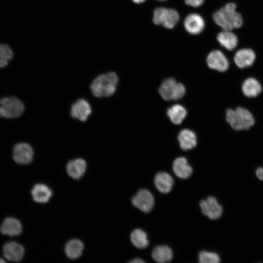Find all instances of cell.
I'll return each instance as SVG.
<instances>
[{
    "label": "cell",
    "mask_w": 263,
    "mask_h": 263,
    "mask_svg": "<svg viewBox=\"0 0 263 263\" xmlns=\"http://www.w3.org/2000/svg\"><path fill=\"white\" fill-rule=\"evenodd\" d=\"M86 167L85 161L82 158H77L69 161L67 165L66 169L70 176L77 179L83 175Z\"/></svg>",
    "instance_id": "obj_21"
},
{
    "label": "cell",
    "mask_w": 263,
    "mask_h": 263,
    "mask_svg": "<svg viewBox=\"0 0 263 263\" xmlns=\"http://www.w3.org/2000/svg\"><path fill=\"white\" fill-rule=\"evenodd\" d=\"M92 113V109L88 102L84 99H79L74 103L71 107V115L81 121H86Z\"/></svg>",
    "instance_id": "obj_15"
},
{
    "label": "cell",
    "mask_w": 263,
    "mask_h": 263,
    "mask_svg": "<svg viewBox=\"0 0 263 263\" xmlns=\"http://www.w3.org/2000/svg\"><path fill=\"white\" fill-rule=\"evenodd\" d=\"M212 20L222 30L238 29L244 24V18L238 10L237 4L233 1L225 3L212 14Z\"/></svg>",
    "instance_id": "obj_1"
},
{
    "label": "cell",
    "mask_w": 263,
    "mask_h": 263,
    "mask_svg": "<svg viewBox=\"0 0 263 263\" xmlns=\"http://www.w3.org/2000/svg\"><path fill=\"white\" fill-rule=\"evenodd\" d=\"M135 4H141L145 2L147 0H131Z\"/></svg>",
    "instance_id": "obj_32"
},
{
    "label": "cell",
    "mask_w": 263,
    "mask_h": 263,
    "mask_svg": "<svg viewBox=\"0 0 263 263\" xmlns=\"http://www.w3.org/2000/svg\"><path fill=\"white\" fill-rule=\"evenodd\" d=\"M225 119L232 129L236 131L247 130L255 123L254 118L250 111L241 107L226 111Z\"/></svg>",
    "instance_id": "obj_4"
},
{
    "label": "cell",
    "mask_w": 263,
    "mask_h": 263,
    "mask_svg": "<svg viewBox=\"0 0 263 263\" xmlns=\"http://www.w3.org/2000/svg\"><path fill=\"white\" fill-rule=\"evenodd\" d=\"M132 203L142 212H150L154 206V198L151 193L146 189H141L133 197Z\"/></svg>",
    "instance_id": "obj_12"
},
{
    "label": "cell",
    "mask_w": 263,
    "mask_h": 263,
    "mask_svg": "<svg viewBox=\"0 0 263 263\" xmlns=\"http://www.w3.org/2000/svg\"><path fill=\"white\" fill-rule=\"evenodd\" d=\"M155 0L156 2H159L162 3V2H166L168 0Z\"/></svg>",
    "instance_id": "obj_33"
},
{
    "label": "cell",
    "mask_w": 263,
    "mask_h": 263,
    "mask_svg": "<svg viewBox=\"0 0 263 263\" xmlns=\"http://www.w3.org/2000/svg\"><path fill=\"white\" fill-rule=\"evenodd\" d=\"M206 0H184L185 4L192 8H200L205 3Z\"/></svg>",
    "instance_id": "obj_29"
},
{
    "label": "cell",
    "mask_w": 263,
    "mask_h": 263,
    "mask_svg": "<svg viewBox=\"0 0 263 263\" xmlns=\"http://www.w3.org/2000/svg\"><path fill=\"white\" fill-rule=\"evenodd\" d=\"M118 83V77L114 72L97 76L92 82L90 89L96 97H108L113 95Z\"/></svg>",
    "instance_id": "obj_3"
},
{
    "label": "cell",
    "mask_w": 263,
    "mask_h": 263,
    "mask_svg": "<svg viewBox=\"0 0 263 263\" xmlns=\"http://www.w3.org/2000/svg\"><path fill=\"white\" fill-rule=\"evenodd\" d=\"M83 248V244L80 240L72 239L66 244L65 251L69 258L75 259L81 255Z\"/></svg>",
    "instance_id": "obj_24"
},
{
    "label": "cell",
    "mask_w": 263,
    "mask_h": 263,
    "mask_svg": "<svg viewBox=\"0 0 263 263\" xmlns=\"http://www.w3.org/2000/svg\"><path fill=\"white\" fill-rule=\"evenodd\" d=\"M34 150L29 144L21 142L15 145L13 150L14 161L20 165H28L33 159Z\"/></svg>",
    "instance_id": "obj_11"
},
{
    "label": "cell",
    "mask_w": 263,
    "mask_h": 263,
    "mask_svg": "<svg viewBox=\"0 0 263 263\" xmlns=\"http://www.w3.org/2000/svg\"><path fill=\"white\" fill-rule=\"evenodd\" d=\"M256 175L261 180H263V168L260 167L256 171Z\"/></svg>",
    "instance_id": "obj_30"
},
{
    "label": "cell",
    "mask_w": 263,
    "mask_h": 263,
    "mask_svg": "<svg viewBox=\"0 0 263 263\" xmlns=\"http://www.w3.org/2000/svg\"><path fill=\"white\" fill-rule=\"evenodd\" d=\"M167 113L173 124L178 125L181 124L186 117L187 111L182 105L175 104L168 109Z\"/></svg>",
    "instance_id": "obj_25"
},
{
    "label": "cell",
    "mask_w": 263,
    "mask_h": 263,
    "mask_svg": "<svg viewBox=\"0 0 263 263\" xmlns=\"http://www.w3.org/2000/svg\"><path fill=\"white\" fill-rule=\"evenodd\" d=\"M182 25L187 33L191 36H198L205 30L206 21L201 14L196 12H191L186 15Z\"/></svg>",
    "instance_id": "obj_7"
},
{
    "label": "cell",
    "mask_w": 263,
    "mask_h": 263,
    "mask_svg": "<svg viewBox=\"0 0 263 263\" xmlns=\"http://www.w3.org/2000/svg\"><path fill=\"white\" fill-rule=\"evenodd\" d=\"M2 251L5 258L12 262L21 260L25 253L24 247L16 242L6 243L3 247Z\"/></svg>",
    "instance_id": "obj_14"
},
{
    "label": "cell",
    "mask_w": 263,
    "mask_h": 263,
    "mask_svg": "<svg viewBox=\"0 0 263 263\" xmlns=\"http://www.w3.org/2000/svg\"><path fill=\"white\" fill-rule=\"evenodd\" d=\"M172 169L175 174L181 179L188 178L192 173V168L184 157H179L174 160Z\"/></svg>",
    "instance_id": "obj_17"
},
{
    "label": "cell",
    "mask_w": 263,
    "mask_h": 263,
    "mask_svg": "<svg viewBox=\"0 0 263 263\" xmlns=\"http://www.w3.org/2000/svg\"><path fill=\"white\" fill-rule=\"evenodd\" d=\"M151 256L156 262L164 263L169 262L172 258V251L169 246L162 245L154 248L152 251Z\"/></svg>",
    "instance_id": "obj_23"
},
{
    "label": "cell",
    "mask_w": 263,
    "mask_h": 263,
    "mask_svg": "<svg viewBox=\"0 0 263 263\" xmlns=\"http://www.w3.org/2000/svg\"><path fill=\"white\" fill-rule=\"evenodd\" d=\"M202 213L209 219L215 220L219 218L223 213V208L217 199L213 196L207 197L200 202Z\"/></svg>",
    "instance_id": "obj_13"
},
{
    "label": "cell",
    "mask_w": 263,
    "mask_h": 263,
    "mask_svg": "<svg viewBox=\"0 0 263 263\" xmlns=\"http://www.w3.org/2000/svg\"><path fill=\"white\" fill-rule=\"evenodd\" d=\"M31 193L34 201L38 203H47L52 196L51 189L46 185L40 183L34 186Z\"/></svg>",
    "instance_id": "obj_18"
},
{
    "label": "cell",
    "mask_w": 263,
    "mask_h": 263,
    "mask_svg": "<svg viewBox=\"0 0 263 263\" xmlns=\"http://www.w3.org/2000/svg\"><path fill=\"white\" fill-rule=\"evenodd\" d=\"M0 106L3 117L14 118L20 116L24 111V105L14 96L4 97L0 99Z\"/></svg>",
    "instance_id": "obj_6"
},
{
    "label": "cell",
    "mask_w": 263,
    "mask_h": 263,
    "mask_svg": "<svg viewBox=\"0 0 263 263\" xmlns=\"http://www.w3.org/2000/svg\"><path fill=\"white\" fill-rule=\"evenodd\" d=\"M256 60L255 51L249 47H242L236 49L233 55V61L235 65L241 69L253 66Z\"/></svg>",
    "instance_id": "obj_9"
},
{
    "label": "cell",
    "mask_w": 263,
    "mask_h": 263,
    "mask_svg": "<svg viewBox=\"0 0 263 263\" xmlns=\"http://www.w3.org/2000/svg\"><path fill=\"white\" fill-rule=\"evenodd\" d=\"M181 15L175 8L163 5L155 6L152 12V22L156 26L171 30L180 22Z\"/></svg>",
    "instance_id": "obj_2"
},
{
    "label": "cell",
    "mask_w": 263,
    "mask_h": 263,
    "mask_svg": "<svg viewBox=\"0 0 263 263\" xmlns=\"http://www.w3.org/2000/svg\"><path fill=\"white\" fill-rule=\"evenodd\" d=\"M0 117H3L2 111L0 106Z\"/></svg>",
    "instance_id": "obj_34"
},
{
    "label": "cell",
    "mask_w": 263,
    "mask_h": 263,
    "mask_svg": "<svg viewBox=\"0 0 263 263\" xmlns=\"http://www.w3.org/2000/svg\"><path fill=\"white\" fill-rule=\"evenodd\" d=\"M13 56V52L8 45L0 44V68L6 66Z\"/></svg>",
    "instance_id": "obj_27"
},
{
    "label": "cell",
    "mask_w": 263,
    "mask_h": 263,
    "mask_svg": "<svg viewBox=\"0 0 263 263\" xmlns=\"http://www.w3.org/2000/svg\"><path fill=\"white\" fill-rule=\"evenodd\" d=\"M130 238L132 244L138 248H145L149 244L147 235L141 229H134L132 232Z\"/></svg>",
    "instance_id": "obj_26"
},
{
    "label": "cell",
    "mask_w": 263,
    "mask_h": 263,
    "mask_svg": "<svg viewBox=\"0 0 263 263\" xmlns=\"http://www.w3.org/2000/svg\"><path fill=\"white\" fill-rule=\"evenodd\" d=\"M185 92L184 86L171 77L165 79L159 89L160 94L167 101L179 99L184 95Z\"/></svg>",
    "instance_id": "obj_5"
},
{
    "label": "cell",
    "mask_w": 263,
    "mask_h": 263,
    "mask_svg": "<svg viewBox=\"0 0 263 263\" xmlns=\"http://www.w3.org/2000/svg\"><path fill=\"white\" fill-rule=\"evenodd\" d=\"M5 261L2 259V258H0V263H5Z\"/></svg>",
    "instance_id": "obj_35"
},
{
    "label": "cell",
    "mask_w": 263,
    "mask_h": 263,
    "mask_svg": "<svg viewBox=\"0 0 263 263\" xmlns=\"http://www.w3.org/2000/svg\"><path fill=\"white\" fill-rule=\"evenodd\" d=\"M198 261L200 263H218L220 258L215 252L202 251L199 253Z\"/></svg>",
    "instance_id": "obj_28"
},
{
    "label": "cell",
    "mask_w": 263,
    "mask_h": 263,
    "mask_svg": "<svg viewBox=\"0 0 263 263\" xmlns=\"http://www.w3.org/2000/svg\"><path fill=\"white\" fill-rule=\"evenodd\" d=\"M178 140L181 148L184 150L192 149L197 144L195 134L188 129L183 130L179 132Z\"/></svg>",
    "instance_id": "obj_22"
},
{
    "label": "cell",
    "mask_w": 263,
    "mask_h": 263,
    "mask_svg": "<svg viewBox=\"0 0 263 263\" xmlns=\"http://www.w3.org/2000/svg\"><path fill=\"white\" fill-rule=\"evenodd\" d=\"M22 226L20 222L17 219L9 217L5 218L0 227V231L9 236H15L21 234Z\"/></svg>",
    "instance_id": "obj_16"
},
{
    "label": "cell",
    "mask_w": 263,
    "mask_h": 263,
    "mask_svg": "<svg viewBox=\"0 0 263 263\" xmlns=\"http://www.w3.org/2000/svg\"><path fill=\"white\" fill-rule=\"evenodd\" d=\"M154 182L157 189L163 193L169 192L173 185L172 177L165 172L157 173L155 176Z\"/></svg>",
    "instance_id": "obj_20"
},
{
    "label": "cell",
    "mask_w": 263,
    "mask_h": 263,
    "mask_svg": "<svg viewBox=\"0 0 263 263\" xmlns=\"http://www.w3.org/2000/svg\"><path fill=\"white\" fill-rule=\"evenodd\" d=\"M242 91L247 97H255L259 95L262 91V86L259 81L254 77H248L245 79L242 85Z\"/></svg>",
    "instance_id": "obj_19"
},
{
    "label": "cell",
    "mask_w": 263,
    "mask_h": 263,
    "mask_svg": "<svg viewBox=\"0 0 263 263\" xmlns=\"http://www.w3.org/2000/svg\"><path fill=\"white\" fill-rule=\"evenodd\" d=\"M216 39L221 48L228 52H233L238 49L239 38L232 30H220L216 35Z\"/></svg>",
    "instance_id": "obj_10"
},
{
    "label": "cell",
    "mask_w": 263,
    "mask_h": 263,
    "mask_svg": "<svg viewBox=\"0 0 263 263\" xmlns=\"http://www.w3.org/2000/svg\"><path fill=\"white\" fill-rule=\"evenodd\" d=\"M130 263H144L145 262L142 260L141 259L139 258H135L133 259V260L130 262Z\"/></svg>",
    "instance_id": "obj_31"
},
{
    "label": "cell",
    "mask_w": 263,
    "mask_h": 263,
    "mask_svg": "<svg viewBox=\"0 0 263 263\" xmlns=\"http://www.w3.org/2000/svg\"><path fill=\"white\" fill-rule=\"evenodd\" d=\"M206 63L210 69L219 72L226 71L229 68V60L224 51L219 49L211 50L207 55Z\"/></svg>",
    "instance_id": "obj_8"
}]
</instances>
